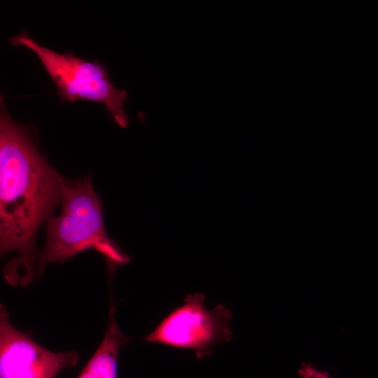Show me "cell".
Returning <instances> with one entry per match:
<instances>
[{
	"label": "cell",
	"instance_id": "obj_1",
	"mask_svg": "<svg viewBox=\"0 0 378 378\" xmlns=\"http://www.w3.org/2000/svg\"><path fill=\"white\" fill-rule=\"evenodd\" d=\"M62 176L39 152L29 127L17 123L4 102L0 110V251L15 253L3 269L11 286L36 275L35 237L62 200Z\"/></svg>",
	"mask_w": 378,
	"mask_h": 378
},
{
	"label": "cell",
	"instance_id": "obj_2",
	"mask_svg": "<svg viewBox=\"0 0 378 378\" xmlns=\"http://www.w3.org/2000/svg\"><path fill=\"white\" fill-rule=\"evenodd\" d=\"M61 187L62 212L46 219L47 238L36 259V275L49 264L63 263L90 248L102 253L113 267L128 263V256L106 234L102 202L91 177L74 182L62 177Z\"/></svg>",
	"mask_w": 378,
	"mask_h": 378
},
{
	"label": "cell",
	"instance_id": "obj_3",
	"mask_svg": "<svg viewBox=\"0 0 378 378\" xmlns=\"http://www.w3.org/2000/svg\"><path fill=\"white\" fill-rule=\"evenodd\" d=\"M10 44L32 50L57 88L61 104L79 100L101 103L121 127L128 125L124 110L127 92L113 86L106 67L99 60L87 61L68 51L58 53L37 43L26 31L10 38Z\"/></svg>",
	"mask_w": 378,
	"mask_h": 378
},
{
	"label": "cell",
	"instance_id": "obj_4",
	"mask_svg": "<svg viewBox=\"0 0 378 378\" xmlns=\"http://www.w3.org/2000/svg\"><path fill=\"white\" fill-rule=\"evenodd\" d=\"M204 299L200 293L188 294L181 305L173 309L143 339L148 343L191 350L199 359L210 356L218 344L232 339L229 325L232 314L222 304L207 309Z\"/></svg>",
	"mask_w": 378,
	"mask_h": 378
},
{
	"label": "cell",
	"instance_id": "obj_5",
	"mask_svg": "<svg viewBox=\"0 0 378 378\" xmlns=\"http://www.w3.org/2000/svg\"><path fill=\"white\" fill-rule=\"evenodd\" d=\"M77 351L54 352L39 345L26 332L15 328L6 307L0 305V378H56L76 365Z\"/></svg>",
	"mask_w": 378,
	"mask_h": 378
},
{
	"label": "cell",
	"instance_id": "obj_6",
	"mask_svg": "<svg viewBox=\"0 0 378 378\" xmlns=\"http://www.w3.org/2000/svg\"><path fill=\"white\" fill-rule=\"evenodd\" d=\"M115 311V307L111 305L102 341L76 378H117L120 349L133 338L120 330Z\"/></svg>",
	"mask_w": 378,
	"mask_h": 378
},
{
	"label": "cell",
	"instance_id": "obj_7",
	"mask_svg": "<svg viewBox=\"0 0 378 378\" xmlns=\"http://www.w3.org/2000/svg\"><path fill=\"white\" fill-rule=\"evenodd\" d=\"M298 372L301 378H332L328 372L320 370L307 362L301 363Z\"/></svg>",
	"mask_w": 378,
	"mask_h": 378
}]
</instances>
